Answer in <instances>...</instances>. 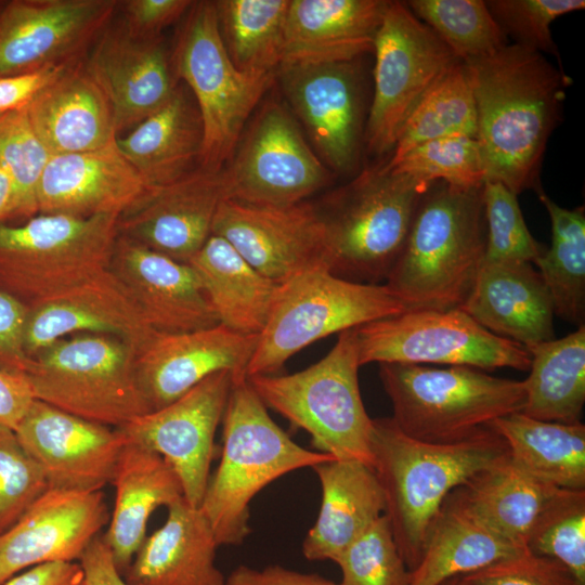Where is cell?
Instances as JSON below:
<instances>
[{
  "label": "cell",
  "mask_w": 585,
  "mask_h": 585,
  "mask_svg": "<svg viewBox=\"0 0 585 585\" xmlns=\"http://www.w3.org/2000/svg\"><path fill=\"white\" fill-rule=\"evenodd\" d=\"M465 64L485 181L500 182L517 196L537 190L546 145L571 80L542 53L517 43Z\"/></svg>",
  "instance_id": "cell-1"
},
{
  "label": "cell",
  "mask_w": 585,
  "mask_h": 585,
  "mask_svg": "<svg viewBox=\"0 0 585 585\" xmlns=\"http://www.w3.org/2000/svg\"><path fill=\"white\" fill-rule=\"evenodd\" d=\"M373 469L385 497V516L408 569L418 563L428 534L448 495L508 455L490 427L453 443L412 438L389 418L373 419Z\"/></svg>",
  "instance_id": "cell-2"
},
{
  "label": "cell",
  "mask_w": 585,
  "mask_h": 585,
  "mask_svg": "<svg viewBox=\"0 0 585 585\" xmlns=\"http://www.w3.org/2000/svg\"><path fill=\"white\" fill-rule=\"evenodd\" d=\"M483 185L433 183L414 214L386 285L406 310L458 308L483 264Z\"/></svg>",
  "instance_id": "cell-3"
},
{
  "label": "cell",
  "mask_w": 585,
  "mask_h": 585,
  "mask_svg": "<svg viewBox=\"0 0 585 585\" xmlns=\"http://www.w3.org/2000/svg\"><path fill=\"white\" fill-rule=\"evenodd\" d=\"M223 444L199 509L219 546H238L250 533V503L291 471L335 459L297 444L269 415L247 376H234L222 418Z\"/></svg>",
  "instance_id": "cell-4"
},
{
  "label": "cell",
  "mask_w": 585,
  "mask_h": 585,
  "mask_svg": "<svg viewBox=\"0 0 585 585\" xmlns=\"http://www.w3.org/2000/svg\"><path fill=\"white\" fill-rule=\"evenodd\" d=\"M429 183L384 166L363 170L316 206L332 273L356 283L387 278Z\"/></svg>",
  "instance_id": "cell-5"
},
{
  "label": "cell",
  "mask_w": 585,
  "mask_h": 585,
  "mask_svg": "<svg viewBox=\"0 0 585 585\" xmlns=\"http://www.w3.org/2000/svg\"><path fill=\"white\" fill-rule=\"evenodd\" d=\"M355 327L339 334L318 362L288 375H257L248 381L266 406L311 437L314 451L373 468V419L359 387Z\"/></svg>",
  "instance_id": "cell-6"
},
{
  "label": "cell",
  "mask_w": 585,
  "mask_h": 585,
  "mask_svg": "<svg viewBox=\"0 0 585 585\" xmlns=\"http://www.w3.org/2000/svg\"><path fill=\"white\" fill-rule=\"evenodd\" d=\"M379 377L392 404L393 422L425 442L468 439L497 418L522 412L525 404L523 380L467 366L380 363Z\"/></svg>",
  "instance_id": "cell-7"
},
{
  "label": "cell",
  "mask_w": 585,
  "mask_h": 585,
  "mask_svg": "<svg viewBox=\"0 0 585 585\" xmlns=\"http://www.w3.org/2000/svg\"><path fill=\"white\" fill-rule=\"evenodd\" d=\"M170 61L176 79L186 86L200 116L198 167L221 171L276 74L245 73L233 64L220 36L213 1H193L182 17Z\"/></svg>",
  "instance_id": "cell-8"
},
{
  "label": "cell",
  "mask_w": 585,
  "mask_h": 585,
  "mask_svg": "<svg viewBox=\"0 0 585 585\" xmlns=\"http://www.w3.org/2000/svg\"><path fill=\"white\" fill-rule=\"evenodd\" d=\"M405 311L386 284L351 282L326 265L301 271L278 284L246 376L275 375L318 339Z\"/></svg>",
  "instance_id": "cell-9"
},
{
  "label": "cell",
  "mask_w": 585,
  "mask_h": 585,
  "mask_svg": "<svg viewBox=\"0 0 585 585\" xmlns=\"http://www.w3.org/2000/svg\"><path fill=\"white\" fill-rule=\"evenodd\" d=\"M136 353L118 337L80 333L35 354L25 375L36 400L119 428L152 412L139 385Z\"/></svg>",
  "instance_id": "cell-10"
},
{
  "label": "cell",
  "mask_w": 585,
  "mask_h": 585,
  "mask_svg": "<svg viewBox=\"0 0 585 585\" xmlns=\"http://www.w3.org/2000/svg\"><path fill=\"white\" fill-rule=\"evenodd\" d=\"M119 217L38 213L0 222V290L28 308L110 266Z\"/></svg>",
  "instance_id": "cell-11"
},
{
  "label": "cell",
  "mask_w": 585,
  "mask_h": 585,
  "mask_svg": "<svg viewBox=\"0 0 585 585\" xmlns=\"http://www.w3.org/2000/svg\"><path fill=\"white\" fill-rule=\"evenodd\" d=\"M360 365L444 364L526 372V347L486 330L459 308L408 310L355 327Z\"/></svg>",
  "instance_id": "cell-12"
},
{
  "label": "cell",
  "mask_w": 585,
  "mask_h": 585,
  "mask_svg": "<svg viewBox=\"0 0 585 585\" xmlns=\"http://www.w3.org/2000/svg\"><path fill=\"white\" fill-rule=\"evenodd\" d=\"M374 96L365 130L369 153L392 151L418 101L459 61L401 1H389L374 38Z\"/></svg>",
  "instance_id": "cell-13"
},
{
  "label": "cell",
  "mask_w": 585,
  "mask_h": 585,
  "mask_svg": "<svg viewBox=\"0 0 585 585\" xmlns=\"http://www.w3.org/2000/svg\"><path fill=\"white\" fill-rule=\"evenodd\" d=\"M223 178L226 199L288 207L326 185L329 171L307 143L290 110L271 100L243 131Z\"/></svg>",
  "instance_id": "cell-14"
},
{
  "label": "cell",
  "mask_w": 585,
  "mask_h": 585,
  "mask_svg": "<svg viewBox=\"0 0 585 585\" xmlns=\"http://www.w3.org/2000/svg\"><path fill=\"white\" fill-rule=\"evenodd\" d=\"M115 0H12L0 10V77L69 66L112 22Z\"/></svg>",
  "instance_id": "cell-15"
},
{
  "label": "cell",
  "mask_w": 585,
  "mask_h": 585,
  "mask_svg": "<svg viewBox=\"0 0 585 585\" xmlns=\"http://www.w3.org/2000/svg\"><path fill=\"white\" fill-rule=\"evenodd\" d=\"M234 376L214 373L172 403L117 428L127 441L156 452L172 467L193 507L199 508L210 478L214 435Z\"/></svg>",
  "instance_id": "cell-16"
},
{
  "label": "cell",
  "mask_w": 585,
  "mask_h": 585,
  "mask_svg": "<svg viewBox=\"0 0 585 585\" xmlns=\"http://www.w3.org/2000/svg\"><path fill=\"white\" fill-rule=\"evenodd\" d=\"M212 234L224 238L253 269L281 284L295 274L326 265V240L316 209L308 203L261 207L224 199Z\"/></svg>",
  "instance_id": "cell-17"
},
{
  "label": "cell",
  "mask_w": 585,
  "mask_h": 585,
  "mask_svg": "<svg viewBox=\"0 0 585 585\" xmlns=\"http://www.w3.org/2000/svg\"><path fill=\"white\" fill-rule=\"evenodd\" d=\"M40 465L50 489L101 491L112 482L127 443L117 429L34 400L14 430Z\"/></svg>",
  "instance_id": "cell-18"
},
{
  "label": "cell",
  "mask_w": 585,
  "mask_h": 585,
  "mask_svg": "<svg viewBox=\"0 0 585 585\" xmlns=\"http://www.w3.org/2000/svg\"><path fill=\"white\" fill-rule=\"evenodd\" d=\"M355 60L286 63L276 76L282 92L323 160L337 172L351 171L361 140V92Z\"/></svg>",
  "instance_id": "cell-19"
},
{
  "label": "cell",
  "mask_w": 585,
  "mask_h": 585,
  "mask_svg": "<svg viewBox=\"0 0 585 585\" xmlns=\"http://www.w3.org/2000/svg\"><path fill=\"white\" fill-rule=\"evenodd\" d=\"M109 516L102 491L49 489L0 534V585L27 568L79 561Z\"/></svg>",
  "instance_id": "cell-20"
},
{
  "label": "cell",
  "mask_w": 585,
  "mask_h": 585,
  "mask_svg": "<svg viewBox=\"0 0 585 585\" xmlns=\"http://www.w3.org/2000/svg\"><path fill=\"white\" fill-rule=\"evenodd\" d=\"M84 66L112 105L117 136L158 110L179 83L162 37L135 35L121 21L101 32Z\"/></svg>",
  "instance_id": "cell-21"
},
{
  "label": "cell",
  "mask_w": 585,
  "mask_h": 585,
  "mask_svg": "<svg viewBox=\"0 0 585 585\" xmlns=\"http://www.w3.org/2000/svg\"><path fill=\"white\" fill-rule=\"evenodd\" d=\"M80 333L118 337L136 352L157 334L109 268L29 307L25 350L32 358L54 341Z\"/></svg>",
  "instance_id": "cell-22"
},
{
  "label": "cell",
  "mask_w": 585,
  "mask_h": 585,
  "mask_svg": "<svg viewBox=\"0 0 585 585\" xmlns=\"http://www.w3.org/2000/svg\"><path fill=\"white\" fill-rule=\"evenodd\" d=\"M257 342L258 335H244L222 324L157 333L135 359L139 385L151 410L172 403L214 373L246 376Z\"/></svg>",
  "instance_id": "cell-23"
},
{
  "label": "cell",
  "mask_w": 585,
  "mask_h": 585,
  "mask_svg": "<svg viewBox=\"0 0 585 585\" xmlns=\"http://www.w3.org/2000/svg\"><path fill=\"white\" fill-rule=\"evenodd\" d=\"M226 199L223 169L199 167L151 192L119 218V234L177 261H188L212 235Z\"/></svg>",
  "instance_id": "cell-24"
},
{
  "label": "cell",
  "mask_w": 585,
  "mask_h": 585,
  "mask_svg": "<svg viewBox=\"0 0 585 585\" xmlns=\"http://www.w3.org/2000/svg\"><path fill=\"white\" fill-rule=\"evenodd\" d=\"M153 191L115 140L96 150L52 156L38 187V213L120 218Z\"/></svg>",
  "instance_id": "cell-25"
},
{
  "label": "cell",
  "mask_w": 585,
  "mask_h": 585,
  "mask_svg": "<svg viewBox=\"0 0 585 585\" xmlns=\"http://www.w3.org/2000/svg\"><path fill=\"white\" fill-rule=\"evenodd\" d=\"M109 269L129 289L155 332L185 333L219 324L188 263L119 234Z\"/></svg>",
  "instance_id": "cell-26"
},
{
  "label": "cell",
  "mask_w": 585,
  "mask_h": 585,
  "mask_svg": "<svg viewBox=\"0 0 585 585\" xmlns=\"http://www.w3.org/2000/svg\"><path fill=\"white\" fill-rule=\"evenodd\" d=\"M458 308L486 330L524 347L555 339L551 297L530 262H483Z\"/></svg>",
  "instance_id": "cell-27"
},
{
  "label": "cell",
  "mask_w": 585,
  "mask_h": 585,
  "mask_svg": "<svg viewBox=\"0 0 585 585\" xmlns=\"http://www.w3.org/2000/svg\"><path fill=\"white\" fill-rule=\"evenodd\" d=\"M166 521L146 536L123 573L129 585H224L219 546L202 510L184 497L167 506Z\"/></svg>",
  "instance_id": "cell-28"
},
{
  "label": "cell",
  "mask_w": 585,
  "mask_h": 585,
  "mask_svg": "<svg viewBox=\"0 0 585 585\" xmlns=\"http://www.w3.org/2000/svg\"><path fill=\"white\" fill-rule=\"evenodd\" d=\"M26 110L52 156L96 150L117 138L112 105L84 60L60 74Z\"/></svg>",
  "instance_id": "cell-29"
},
{
  "label": "cell",
  "mask_w": 585,
  "mask_h": 585,
  "mask_svg": "<svg viewBox=\"0 0 585 585\" xmlns=\"http://www.w3.org/2000/svg\"><path fill=\"white\" fill-rule=\"evenodd\" d=\"M388 2L290 0L282 64L349 62L373 51Z\"/></svg>",
  "instance_id": "cell-30"
},
{
  "label": "cell",
  "mask_w": 585,
  "mask_h": 585,
  "mask_svg": "<svg viewBox=\"0 0 585 585\" xmlns=\"http://www.w3.org/2000/svg\"><path fill=\"white\" fill-rule=\"evenodd\" d=\"M322 489L317 518L302 542L308 560L336 562L385 514L375 470L361 461L330 459L312 467Z\"/></svg>",
  "instance_id": "cell-31"
},
{
  "label": "cell",
  "mask_w": 585,
  "mask_h": 585,
  "mask_svg": "<svg viewBox=\"0 0 585 585\" xmlns=\"http://www.w3.org/2000/svg\"><path fill=\"white\" fill-rule=\"evenodd\" d=\"M110 483L115 500L102 537L123 575L146 537L152 514L184 496L172 467L156 452L129 441L119 454Z\"/></svg>",
  "instance_id": "cell-32"
},
{
  "label": "cell",
  "mask_w": 585,
  "mask_h": 585,
  "mask_svg": "<svg viewBox=\"0 0 585 585\" xmlns=\"http://www.w3.org/2000/svg\"><path fill=\"white\" fill-rule=\"evenodd\" d=\"M127 160L153 190L194 170L200 156L203 126L195 101L184 83L127 135L116 138Z\"/></svg>",
  "instance_id": "cell-33"
},
{
  "label": "cell",
  "mask_w": 585,
  "mask_h": 585,
  "mask_svg": "<svg viewBox=\"0 0 585 585\" xmlns=\"http://www.w3.org/2000/svg\"><path fill=\"white\" fill-rule=\"evenodd\" d=\"M524 550L492 529L455 490L443 503L407 585H443Z\"/></svg>",
  "instance_id": "cell-34"
},
{
  "label": "cell",
  "mask_w": 585,
  "mask_h": 585,
  "mask_svg": "<svg viewBox=\"0 0 585 585\" xmlns=\"http://www.w3.org/2000/svg\"><path fill=\"white\" fill-rule=\"evenodd\" d=\"M188 264L197 274L219 324L244 335L262 332L278 283L259 273L214 234Z\"/></svg>",
  "instance_id": "cell-35"
},
{
  "label": "cell",
  "mask_w": 585,
  "mask_h": 585,
  "mask_svg": "<svg viewBox=\"0 0 585 585\" xmlns=\"http://www.w3.org/2000/svg\"><path fill=\"white\" fill-rule=\"evenodd\" d=\"M509 459L535 479L566 490H585V426L532 418L522 412L490 426Z\"/></svg>",
  "instance_id": "cell-36"
},
{
  "label": "cell",
  "mask_w": 585,
  "mask_h": 585,
  "mask_svg": "<svg viewBox=\"0 0 585 585\" xmlns=\"http://www.w3.org/2000/svg\"><path fill=\"white\" fill-rule=\"evenodd\" d=\"M522 413L540 420L581 422L585 404V326L563 338L528 346Z\"/></svg>",
  "instance_id": "cell-37"
},
{
  "label": "cell",
  "mask_w": 585,
  "mask_h": 585,
  "mask_svg": "<svg viewBox=\"0 0 585 585\" xmlns=\"http://www.w3.org/2000/svg\"><path fill=\"white\" fill-rule=\"evenodd\" d=\"M559 490L530 476L507 455L476 473L456 492L492 529L525 548L536 517Z\"/></svg>",
  "instance_id": "cell-38"
},
{
  "label": "cell",
  "mask_w": 585,
  "mask_h": 585,
  "mask_svg": "<svg viewBox=\"0 0 585 585\" xmlns=\"http://www.w3.org/2000/svg\"><path fill=\"white\" fill-rule=\"evenodd\" d=\"M218 27L233 64L250 74H276L283 62L290 0L213 1Z\"/></svg>",
  "instance_id": "cell-39"
},
{
  "label": "cell",
  "mask_w": 585,
  "mask_h": 585,
  "mask_svg": "<svg viewBox=\"0 0 585 585\" xmlns=\"http://www.w3.org/2000/svg\"><path fill=\"white\" fill-rule=\"evenodd\" d=\"M551 223V245L534 260L551 297L554 313L578 326L585 320V211L556 204L541 188Z\"/></svg>",
  "instance_id": "cell-40"
},
{
  "label": "cell",
  "mask_w": 585,
  "mask_h": 585,
  "mask_svg": "<svg viewBox=\"0 0 585 585\" xmlns=\"http://www.w3.org/2000/svg\"><path fill=\"white\" fill-rule=\"evenodd\" d=\"M477 136V112L468 68L457 61L422 95L404 121L390 160L421 143Z\"/></svg>",
  "instance_id": "cell-41"
},
{
  "label": "cell",
  "mask_w": 585,
  "mask_h": 585,
  "mask_svg": "<svg viewBox=\"0 0 585 585\" xmlns=\"http://www.w3.org/2000/svg\"><path fill=\"white\" fill-rule=\"evenodd\" d=\"M404 3L465 63L489 56L507 44L505 32L484 1L411 0Z\"/></svg>",
  "instance_id": "cell-42"
},
{
  "label": "cell",
  "mask_w": 585,
  "mask_h": 585,
  "mask_svg": "<svg viewBox=\"0 0 585 585\" xmlns=\"http://www.w3.org/2000/svg\"><path fill=\"white\" fill-rule=\"evenodd\" d=\"M51 157L31 126L26 107L0 115V164L12 185L5 222H23L38 214V187Z\"/></svg>",
  "instance_id": "cell-43"
},
{
  "label": "cell",
  "mask_w": 585,
  "mask_h": 585,
  "mask_svg": "<svg viewBox=\"0 0 585 585\" xmlns=\"http://www.w3.org/2000/svg\"><path fill=\"white\" fill-rule=\"evenodd\" d=\"M525 548L559 561L585 585V490L555 493L536 517Z\"/></svg>",
  "instance_id": "cell-44"
},
{
  "label": "cell",
  "mask_w": 585,
  "mask_h": 585,
  "mask_svg": "<svg viewBox=\"0 0 585 585\" xmlns=\"http://www.w3.org/2000/svg\"><path fill=\"white\" fill-rule=\"evenodd\" d=\"M387 167L398 173L457 187L483 185L485 170L476 138L450 136L416 145Z\"/></svg>",
  "instance_id": "cell-45"
},
{
  "label": "cell",
  "mask_w": 585,
  "mask_h": 585,
  "mask_svg": "<svg viewBox=\"0 0 585 585\" xmlns=\"http://www.w3.org/2000/svg\"><path fill=\"white\" fill-rule=\"evenodd\" d=\"M340 585H407L410 571L385 515L353 541L335 562Z\"/></svg>",
  "instance_id": "cell-46"
},
{
  "label": "cell",
  "mask_w": 585,
  "mask_h": 585,
  "mask_svg": "<svg viewBox=\"0 0 585 585\" xmlns=\"http://www.w3.org/2000/svg\"><path fill=\"white\" fill-rule=\"evenodd\" d=\"M486 247L483 262H534L544 251L524 222L517 195L497 181L483 184Z\"/></svg>",
  "instance_id": "cell-47"
},
{
  "label": "cell",
  "mask_w": 585,
  "mask_h": 585,
  "mask_svg": "<svg viewBox=\"0 0 585 585\" xmlns=\"http://www.w3.org/2000/svg\"><path fill=\"white\" fill-rule=\"evenodd\" d=\"M49 489L42 468L15 431L0 425V534Z\"/></svg>",
  "instance_id": "cell-48"
},
{
  "label": "cell",
  "mask_w": 585,
  "mask_h": 585,
  "mask_svg": "<svg viewBox=\"0 0 585 585\" xmlns=\"http://www.w3.org/2000/svg\"><path fill=\"white\" fill-rule=\"evenodd\" d=\"M502 30L517 44L558 55L550 24L559 16L584 9L583 0H490L484 1Z\"/></svg>",
  "instance_id": "cell-49"
},
{
  "label": "cell",
  "mask_w": 585,
  "mask_h": 585,
  "mask_svg": "<svg viewBox=\"0 0 585 585\" xmlns=\"http://www.w3.org/2000/svg\"><path fill=\"white\" fill-rule=\"evenodd\" d=\"M465 576L471 585H583L559 561L529 550Z\"/></svg>",
  "instance_id": "cell-50"
},
{
  "label": "cell",
  "mask_w": 585,
  "mask_h": 585,
  "mask_svg": "<svg viewBox=\"0 0 585 585\" xmlns=\"http://www.w3.org/2000/svg\"><path fill=\"white\" fill-rule=\"evenodd\" d=\"M29 308L0 290V369L26 374L31 358L24 337Z\"/></svg>",
  "instance_id": "cell-51"
},
{
  "label": "cell",
  "mask_w": 585,
  "mask_h": 585,
  "mask_svg": "<svg viewBox=\"0 0 585 585\" xmlns=\"http://www.w3.org/2000/svg\"><path fill=\"white\" fill-rule=\"evenodd\" d=\"M190 0H127L118 1L121 22L133 34L156 38L161 31L181 20L188 11Z\"/></svg>",
  "instance_id": "cell-52"
},
{
  "label": "cell",
  "mask_w": 585,
  "mask_h": 585,
  "mask_svg": "<svg viewBox=\"0 0 585 585\" xmlns=\"http://www.w3.org/2000/svg\"><path fill=\"white\" fill-rule=\"evenodd\" d=\"M69 66L0 77V115L27 107L42 89Z\"/></svg>",
  "instance_id": "cell-53"
},
{
  "label": "cell",
  "mask_w": 585,
  "mask_h": 585,
  "mask_svg": "<svg viewBox=\"0 0 585 585\" xmlns=\"http://www.w3.org/2000/svg\"><path fill=\"white\" fill-rule=\"evenodd\" d=\"M224 585H340L316 573H304L278 564L256 569L239 564L225 576Z\"/></svg>",
  "instance_id": "cell-54"
},
{
  "label": "cell",
  "mask_w": 585,
  "mask_h": 585,
  "mask_svg": "<svg viewBox=\"0 0 585 585\" xmlns=\"http://www.w3.org/2000/svg\"><path fill=\"white\" fill-rule=\"evenodd\" d=\"M35 400L25 374L0 369V425L16 429Z\"/></svg>",
  "instance_id": "cell-55"
},
{
  "label": "cell",
  "mask_w": 585,
  "mask_h": 585,
  "mask_svg": "<svg viewBox=\"0 0 585 585\" xmlns=\"http://www.w3.org/2000/svg\"><path fill=\"white\" fill-rule=\"evenodd\" d=\"M78 562L83 571V585H129L100 535L88 545Z\"/></svg>",
  "instance_id": "cell-56"
},
{
  "label": "cell",
  "mask_w": 585,
  "mask_h": 585,
  "mask_svg": "<svg viewBox=\"0 0 585 585\" xmlns=\"http://www.w3.org/2000/svg\"><path fill=\"white\" fill-rule=\"evenodd\" d=\"M3 585H83V571L78 561L43 563L14 575Z\"/></svg>",
  "instance_id": "cell-57"
},
{
  "label": "cell",
  "mask_w": 585,
  "mask_h": 585,
  "mask_svg": "<svg viewBox=\"0 0 585 585\" xmlns=\"http://www.w3.org/2000/svg\"><path fill=\"white\" fill-rule=\"evenodd\" d=\"M12 185L0 164V222H5L11 207Z\"/></svg>",
  "instance_id": "cell-58"
},
{
  "label": "cell",
  "mask_w": 585,
  "mask_h": 585,
  "mask_svg": "<svg viewBox=\"0 0 585 585\" xmlns=\"http://www.w3.org/2000/svg\"><path fill=\"white\" fill-rule=\"evenodd\" d=\"M443 585H471V584L468 582L466 576L463 575V576L454 577L447 581L446 583H444Z\"/></svg>",
  "instance_id": "cell-59"
},
{
  "label": "cell",
  "mask_w": 585,
  "mask_h": 585,
  "mask_svg": "<svg viewBox=\"0 0 585 585\" xmlns=\"http://www.w3.org/2000/svg\"><path fill=\"white\" fill-rule=\"evenodd\" d=\"M5 1H1L0 0V10L2 9V6L4 5Z\"/></svg>",
  "instance_id": "cell-60"
}]
</instances>
